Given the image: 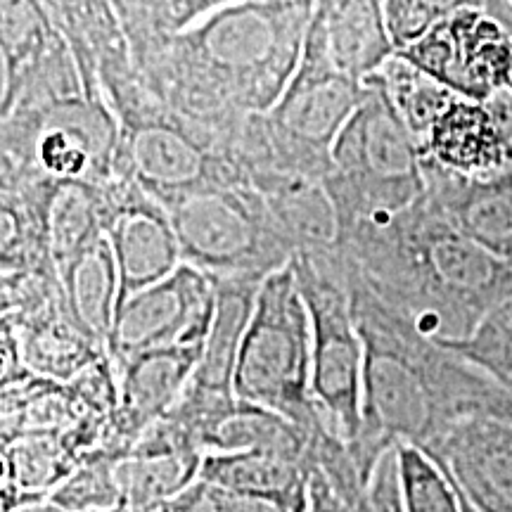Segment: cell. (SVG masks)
Returning a JSON list of instances; mask_svg holds the SVG:
<instances>
[{
  "instance_id": "cell-1",
  "label": "cell",
  "mask_w": 512,
  "mask_h": 512,
  "mask_svg": "<svg viewBox=\"0 0 512 512\" xmlns=\"http://www.w3.org/2000/svg\"><path fill=\"white\" fill-rule=\"evenodd\" d=\"M313 0H245L197 19L133 55L159 105L192 124L235 138L268 114L302 60Z\"/></svg>"
},
{
  "instance_id": "cell-2",
  "label": "cell",
  "mask_w": 512,
  "mask_h": 512,
  "mask_svg": "<svg viewBox=\"0 0 512 512\" xmlns=\"http://www.w3.org/2000/svg\"><path fill=\"white\" fill-rule=\"evenodd\" d=\"M347 283L363 342V430L351 453L366 482L399 441L427 451L470 415L505 418L501 403L482 396L463 370L448 363L441 344L349 271Z\"/></svg>"
},
{
  "instance_id": "cell-3",
  "label": "cell",
  "mask_w": 512,
  "mask_h": 512,
  "mask_svg": "<svg viewBox=\"0 0 512 512\" xmlns=\"http://www.w3.org/2000/svg\"><path fill=\"white\" fill-rule=\"evenodd\" d=\"M366 83L354 117L332 147L325 185L335 204L339 230L356 223L387 221L422 200V152L387 93Z\"/></svg>"
},
{
  "instance_id": "cell-4",
  "label": "cell",
  "mask_w": 512,
  "mask_h": 512,
  "mask_svg": "<svg viewBox=\"0 0 512 512\" xmlns=\"http://www.w3.org/2000/svg\"><path fill=\"white\" fill-rule=\"evenodd\" d=\"M311 318L294 264L261 283L235 368V396L283 415L304 432L325 425L313 399Z\"/></svg>"
},
{
  "instance_id": "cell-5",
  "label": "cell",
  "mask_w": 512,
  "mask_h": 512,
  "mask_svg": "<svg viewBox=\"0 0 512 512\" xmlns=\"http://www.w3.org/2000/svg\"><path fill=\"white\" fill-rule=\"evenodd\" d=\"M3 174L107 188L121 176L119 121L91 93L0 117Z\"/></svg>"
},
{
  "instance_id": "cell-6",
  "label": "cell",
  "mask_w": 512,
  "mask_h": 512,
  "mask_svg": "<svg viewBox=\"0 0 512 512\" xmlns=\"http://www.w3.org/2000/svg\"><path fill=\"white\" fill-rule=\"evenodd\" d=\"M181 242L183 264L209 278L264 283L290 266L297 247L252 183H230L166 204Z\"/></svg>"
},
{
  "instance_id": "cell-7",
  "label": "cell",
  "mask_w": 512,
  "mask_h": 512,
  "mask_svg": "<svg viewBox=\"0 0 512 512\" xmlns=\"http://www.w3.org/2000/svg\"><path fill=\"white\" fill-rule=\"evenodd\" d=\"M117 121L121 174L133 178L162 207L219 185L249 183L235 147L238 136L228 138L192 124L150 93Z\"/></svg>"
},
{
  "instance_id": "cell-8",
  "label": "cell",
  "mask_w": 512,
  "mask_h": 512,
  "mask_svg": "<svg viewBox=\"0 0 512 512\" xmlns=\"http://www.w3.org/2000/svg\"><path fill=\"white\" fill-rule=\"evenodd\" d=\"M313 339V399L325 425L354 446L363 430V342L337 249L294 256Z\"/></svg>"
},
{
  "instance_id": "cell-9",
  "label": "cell",
  "mask_w": 512,
  "mask_h": 512,
  "mask_svg": "<svg viewBox=\"0 0 512 512\" xmlns=\"http://www.w3.org/2000/svg\"><path fill=\"white\" fill-rule=\"evenodd\" d=\"M216 311L214 278L181 264L162 283L119 306L107 344L112 363L169 347H204Z\"/></svg>"
},
{
  "instance_id": "cell-10",
  "label": "cell",
  "mask_w": 512,
  "mask_h": 512,
  "mask_svg": "<svg viewBox=\"0 0 512 512\" xmlns=\"http://www.w3.org/2000/svg\"><path fill=\"white\" fill-rule=\"evenodd\" d=\"M420 72L467 100H484L512 74L508 29L486 10L470 8L396 50Z\"/></svg>"
},
{
  "instance_id": "cell-11",
  "label": "cell",
  "mask_w": 512,
  "mask_h": 512,
  "mask_svg": "<svg viewBox=\"0 0 512 512\" xmlns=\"http://www.w3.org/2000/svg\"><path fill=\"white\" fill-rule=\"evenodd\" d=\"M107 202V240L119 268V306L133 294L162 283L183 264L181 242L169 211L121 174L102 188Z\"/></svg>"
},
{
  "instance_id": "cell-12",
  "label": "cell",
  "mask_w": 512,
  "mask_h": 512,
  "mask_svg": "<svg viewBox=\"0 0 512 512\" xmlns=\"http://www.w3.org/2000/svg\"><path fill=\"white\" fill-rule=\"evenodd\" d=\"M67 38L86 91L112 107L143 86L114 0H41Z\"/></svg>"
},
{
  "instance_id": "cell-13",
  "label": "cell",
  "mask_w": 512,
  "mask_h": 512,
  "mask_svg": "<svg viewBox=\"0 0 512 512\" xmlns=\"http://www.w3.org/2000/svg\"><path fill=\"white\" fill-rule=\"evenodd\" d=\"M427 456L448 472L463 501L477 512H512V422L498 415H470Z\"/></svg>"
},
{
  "instance_id": "cell-14",
  "label": "cell",
  "mask_w": 512,
  "mask_h": 512,
  "mask_svg": "<svg viewBox=\"0 0 512 512\" xmlns=\"http://www.w3.org/2000/svg\"><path fill=\"white\" fill-rule=\"evenodd\" d=\"M204 347H169L112 363L119 382L112 453L124 458L138 439L162 420L188 387Z\"/></svg>"
},
{
  "instance_id": "cell-15",
  "label": "cell",
  "mask_w": 512,
  "mask_h": 512,
  "mask_svg": "<svg viewBox=\"0 0 512 512\" xmlns=\"http://www.w3.org/2000/svg\"><path fill=\"white\" fill-rule=\"evenodd\" d=\"M501 119L479 100L453 98L420 143L432 166L458 176L496 174L508 159Z\"/></svg>"
},
{
  "instance_id": "cell-16",
  "label": "cell",
  "mask_w": 512,
  "mask_h": 512,
  "mask_svg": "<svg viewBox=\"0 0 512 512\" xmlns=\"http://www.w3.org/2000/svg\"><path fill=\"white\" fill-rule=\"evenodd\" d=\"M313 15L325 31L332 60L358 81L396 55L384 0H316Z\"/></svg>"
},
{
  "instance_id": "cell-17",
  "label": "cell",
  "mask_w": 512,
  "mask_h": 512,
  "mask_svg": "<svg viewBox=\"0 0 512 512\" xmlns=\"http://www.w3.org/2000/svg\"><path fill=\"white\" fill-rule=\"evenodd\" d=\"M200 479L240 494L264 498L287 512L309 510L306 453L304 456L273 451L209 453L204 456Z\"/></svg>"
},
{
  "instance_id": "cell-18",
  "label": "cell",
  "mask_w": 512,
  "mask_h": 512,
  "mask_svg": "<svg viewBox=\"0 0 512 512\" xmlns=\"http://www.w3.org/2000/svg\"><path fill=\"white\" fill-rule=\"evenodd\" d=\"M0 512L48 501L74 475L81 458L60 434H29L0 444Z\"/></svg>"
},
{
  "instance_id": "cell-19",
  "label": "cell",
  "mask_w": 512,
  "mask_h": 512,
  "mask_svg": "<svg viewBox=\"0 0 512 512\" xmlns=\"http://www.w3.org/2000/svg\"><path fill=\"white\" fill-rule=\"evenodd\" d=\"M10 328L15 330L27 368L48 380L62 384L74 382L93 363L107 356V347L95 342L72 318L67 302L53 306L27 323L10 325Z\"/></svg>"
},
{
  "instance_id": "cell-20",
  "label": "cell",
  "mask_w": 512,
  "mask_h": 512,
  "mask_svg": "<svg viewBox=\"0 0 512 512\" xmlns=\"http://www.w3.org/2000/svg\"><path fill=\"white\" fill-rule=\"evenodd\" d=\"M216 285V311L211 330L204 344L200 366L192 375V387L209 394H235V368H238L240 347L252 320L259 280L223 278Z\"/></svg>"
},
{
  "instance_id": "cell-21",
  "label": "cell",
  "mask_w": 512,
  "mask_h": 512,
  "mask_svg": "<svg viewBox=\"0 0 512 512\" xmlns=\"http://www.w3.org/2000/svg\"><path fill=\"white\" fill-rule=\"evenodd\" d=\"M72 318L102 347L110 344L119 311V268L110 240L102 238L60 275Z\"/></svg>"
},
{
  "instance_id": "cell-22",
  "label": "cell",
  "mask_w": 512,
  "mask_h": 512,
  "mask_svg": "<svg viewBox=\"0 0 512 512\" xmlns=\"http://www.w3.org/2000/svg\"><path fill=\"white\" fill-rule=\"evenodd\" d=\"M88 413L69 384L27 375L0 387V444L29 434H60Z\"/></svg>"
},
{
  "instance_id": "cell-23",
  "label": "cell",
  "mask_w": 512,
  "mask_h": 512,
  "mask_svg": "<svg viewBox=\"0 0 512 512\" xmlns=\"http://www.w3.org/2000/svg\"><path fill=\"white\" fill-rule=\"evenodd\" d=\"M202 463V453H126L117 465L124 508L128 512L171 508L178 496L200 482Z\"/></svg>"
},
{
  "instance_id": "cell-24",
  "label": "cell",
  "mask_w": 512,
  "mask_h": 512,
  "mask_svg": "<svg viewBox=\"0 0 512 512\" xmlns=\"http://www.w3.org/2000/svg\"><path fill=\"white\" fill-rule=\"evenodd\" d=\"M64 41L41 0H0V98Z\"/></svg>"
},
{
  "instance_id": "cell-25",
  "label": "cell",
  "mask_w": 512,
  "mask_h": 512,
  "mask_svg": "<svg viewBox=\"0 0 512 512\" xmlns=\"http://www.w3.org/2000/svg\"><path fill=\"white\" fill-rule=\"evenodd\" d=\"M311 432H304L283 415L266 411L256 403L235 399L204 437V456L209 453L273 451L304 456Z\"/></svg>"
},
{
  "instance_id": "cell-26",
  "label": "cell",
  "mask_w": 512,
  "mask_h": 512,
  "mask_svg": "<svg viewBox=\"0 0 512 512\" xmlns=\"http://www.w3.org/2000/svg\"><path fill=\"white\" fill-rule=\"evenodd\" d=\"M102 238H107V202L102 188L81 183L60 185L48 219L50 259L57 275L76 264Z\"/></svg>"
},
{
  "instance_id": "cell-27",
  "label": "cell",
  "mask_w": 512,
  "mask_h": 512,
  "mask_svg": "<svg viewBox=\"0 0 512 512\" xmlns=\"http://www.w3.org/2000/svg\"><path fill=\"white\" fill-rule=\"evenodd\" d=\"M368 81L377 83L387 93V98L392 100L394 110L399 112L403 124L411 128L415 140H422L430 133L434 121L439 119V114L453 100L448 88L434 81L432 76L420 72L418 67H413L411 62H406L399 55H394L382 69L368 76Z\"/></svg>"
},
{
  "instance_id": "cell-28",
  "label": "cell",
  "mask_w": 512,
  "mask_h": 512,
  "mask_svg": "<svg viewBox=\"0 0 512 512\" xmlns=\"http://www.w3.org/2000/svg\"><path fill=\"white\" fill-rule=\"evenodd\" d=\"M235 3H245V0H114L131 55Z\"/></svg>"
},
{
  "instance_id": "cell-29",
  "label": "cell",
  "mask_w": 512,
  "mask_h": 512,
  "mask_svg": "<svg viewBox=\"0 0 512 512\" xmlns=\"http://www.w3.org/2000/svg\"><path fill=\"white\" fill-rule=\"evenodd\" d=\"M396 458L406 512H465L453 479L422 448L399 441Z\"/></svg>"
},
{
  "instance_id": "cell-30",
  "label": "cell",
  "mask_w": 512,
  "mask_h": 512,
  "mask_svg": "<svg viewBox=\"0 0 512 512\" xmlns=\"http://www.w3.org/2000/svg\"><path fill=\"white\" fill-rule=\"evenodd\" d=\"M117 456L95 453L76 467L72 477L50 496V501L69 512H117L124 508Z\"/></svg>"
},
{
  "instance_id": "cell-31",
  "label": "cell",
  "mask_w": 512,
  "mask_h": 512,
  "mask_svg": "<svg viewBox=\"0 0 512 512\" xmlns=\"http://www.w3.org/2000/svg\"><path fill=\"white\" fill-rule=\"evenodd\" d=\"M486 5L489 0H384V12L394 46L401 50L458 12L486 10Z\"/></svg>"
},
{
  "instance_id": "cell-32",
  "label": "cell",
  "mask_w": 512,
  "mask_h": 512,
  "mask_svg": "<svg viewBox=\"0 0 512 512\" xmlns=\"http://www.w3.org/2000/svg\"><path fill=\"white\" fill-rule=\"evenodd\" d=\"M171 512H287L280 505L211 482H195L171 503Z\"/></svg>"
},
{
  "instance_id": "cell-33",
  "label": "cell",
  "mask_w": 512,
  "mask_h": 512,
  "mask_svg": "<svg viewBox=\"0 0 512 512\" xmlns=\"http://www.w3.org/2000/svg\"><path fill=\"white\" fill-rule=\"evenodd\" d=\"M368 512H406L401 498L399 482V458H396V446L384 453L377 463L373 477L366 491Z\"/></svg>"
},
{
  "instance_id": "cell-34",
  "label": "cell",
  "mask_w": 512,
  "mask_h": 512,
  "mask_svg": "<svg viewBox=\"0 0 512 512\" xmlns=\"http://www.w3.org/2000/svg\"><path fill=\"white\" fill-rule=\"evenodd\" d=\"M15 512H69V510L60 508V505L53 503V501H50V498H48V501H36V503L24 505V508H19V510H15Z\"/></svg>"
},
{
  "instance_id": "cell-35",
  "label": "cell",
  "mask_w": 512,
  "mask_h": 512,
  "mask_svg": "<svg viewBox=\"0 0 512 512\" xmlns=\"http://www.w3.org/2000/svg\"><path fill=\"white\" fill-rule=\"evenodd\" d=\"M458 494H460V491H458ZM460 498H463V496H460ZM463 508H465V512H477L475 508H470V505H467L465 501H463Z\"/></svg>"
},
{
  "instance_id": "cell-36",
  "label": "cell",
  "mask_w": 512,
  "mask_h": 512,
  "mask_svg": "<svg viewBox=\"0 0 512 512\" xmlns=\"http://www.w3.org/2000/svg\"><path fill=\"white\" fill-rule=\"evenodd\" d=\"M358 512H368V505H366V501H363V505H361V508H358Z\"/></svg>"
},
{
  "instance_id": "cell-37",
  "label": "cell",
  "mask_w": 512,
  "mask_h": 512,
  "mask_svg": "<svg viewBox=\"0 0 512 512\" xmlns=\"http://www.w3.org/2000/svg\"><path fill=\"white\" fill-rule=\"evenodd\" d=\"M155 512H171V508H162V510H155Z\"/></svg>"
},
{
  "instance_id": "cell-38",
  "label": "cell",
  "mask_w": 512,
  "mask_h": 512,
  "mask_svg": "<svg viewBox=\"0 0 512 512\" xmlns=\"http://www.w3.org/2000/svg\"><path fill=\"white\" fill-rule=\"evenodd\" d=\"M117 512H128V510H126V508H121V510H117Z\"/></svg>"
}]
</instances>
